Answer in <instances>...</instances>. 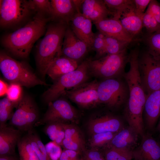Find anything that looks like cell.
Instances as JSON below:
<instances>
[{
  "label": "cell",
  "mask_w": 160,
  "mask_h": 160,
  "mask_svg": "<svg viewBox=\"0 0 160 160\" xmlns=\"http://www.w3.org/2000/svg\"><path fill=\"white\" fill-rule=\"evenodd\" d=\"M36 13L24 26L2 37L3 46L12 55L27 58L34 43L46 32L47 23L51 19L41 13Z\"/></svg>",
  "instance_id": "1"
},
{
  "label": "cell",
  "mask_w": 160,
  "mask_h": 160,
  "mask_svg": "<svg viewBox=\"0 0 160 160\" xmlns=\"http://www.w3.org/2000/svg\"><path fill=\"white\" fill-rule=\"evenodd\" d=\"M139 51L137 49L129 54V71L124 75L129 92V96L124 111L127 121L135 125L143 123V113L147 97L143 86L138 67Z\"/></svg>",
  "instance_id": "2"
},
{
  "label": "cell",
  "mask_w": 160,
  "mask_h": 160,
  "mask_svg": "<svg viewBox=\"0 0 160 160\" xmlns=\"http://www.w3.org/2000/svg\"><path fill=\"white\" fill-rule=\"evenodd\" d=\"M69 25L62 21L47 25L44 37L37 46L36 61L39 71L44 77L51 64L62 56L65 34Z\"/></svg>",
  "instance_id": "3"
},
{
  "label": "cell",
  "mask_w": 160,
  "mask_h": 160,
  "mask_svg": "<svg viewBox=\"0 0 160 160\" xmlns=\"http://www.w3.org/2000/svg\"><path fill=\"white\" fill-rule=\"evenodd\" d=\"M0 70L4 78L10 84L29 88L48 85L37 76L26 63L15 59L2 51L0 53Z\"/></svg>",
  "instance_id": "4"
},
{
  "label": "cell",
  "mask_w": 160,
  "mask_h": 160,
  "mask_svg": "<svg viewBox=\"0 0 160 160\" xmlns=\"http://www.w3.org/2000/svg\"><path fill=\"white\" fill-rule=\"evenodd\" d=\"M89 59L85 60L75 70L54 81L51 86L42 95L44 101L48 104L54 101L68 91L87 82L90 74Z\"/></svg>",
  "instance_id": "5"
},
{
  "label": "cell",
  "mask_w": 160,
  "mask_h": 160,
  "mask_svg": "<svg viewBox=\"0 0 160 160\" xmlns=\"http://www.w3.org/2000/svg\"><path fill=\"white\" fill-rule=\"evenodd\" d=\"M128 57L126 49L117 54L106 55L93 60L89 59L90 74L105 79L115 78L123 72Z\"/></svg>",
  "instance_id": "6"
},
{
  "label": "cell",
  "mask_w": 160,
  "mask_h": 160,
  "mask_svg": "<svg viewBox=\"0 0 160 160\" xmlns=\"http://www.w3.org/2000/svg\"><path fill=\"white\" fill-rule=\"evenodd\" d=\"M33 12L35 13L29 0H1L0 27L7 28L20 24Z\"/></svg>",
  "instance_id": "7"
},
{
  "label": "cell",
  "mask_w": 160,
  "mask_h": 160,
  "mask_svg": "<svg viewBox=\"0 0 160 160\" xmlns=\"http://www.w3.org/2000/svg\"><path fill=\"white\" fill-rule=\"evenodd\" d=\"M16 108L9 124L21 131L28 132L33 130L39 119L38 108L32 98L28 95L23 96Z\"/></svg>",
  "instance_id": "8"
},
{
  "label": "cell",
  "mask_w": 160,
  "mask_h": 160,
  "mask_svg": "<svg viewBox=\"0 0 160 160\" xmlns=\"http://www.w3.org/2000/svg\"><path fill=\"white\" fill-rule=\"evenodd\" d=\"M48 104L46 113L34 127L52 122H75L79 118V115L77 110L64 98H58Z\"/></svg>",
  "instance_id": "9"
},
{
  "label": "cell",
  "mask_w": 160,
  "mask_h": 160,
  "mask_svg": "<svg viewBox=\"0 0 160 160\" xmlns=\"http://www.w3.org/2000/svg\"><path fill=\"white\" fill-rule=\"evenodd\" d=\"M138 67L147 95L160 89V60L154 58L146 52L139 56Z\"/></svg>",
  "instance_id": "10"
},
{
  "label": "cell",
  "mask_w": 160,
  "mask_h": 160,
  "mask_svg": "<svg viewBox=\"0 0 160 160\" xmlns=\"http://www.w3.org/2000/svg\"><path fill=\"white\" fill-rule=\"evenodd\" d=\"M98 84L96 80L86 82L66 91L64 95L81 107L93 108L100 103L97 92Z\"/></svg>",
  "instance_id": "11"
},
{
  "label": "cell",
  "mask_w": 160,
  "mask_h": 160,
  "mask_svg": "<svg viewBox=\"0 0 160 160\" xmlns=\"http://www.w3.org/2000/svg\"><path fill=\"white\" fill-rule=\"evenodd\" d=\"M97 92L100 103H104L111 107L121 105L127 96V91L124 85L115 78L106 79L99 83Z\"/></svg>",
  "instance_id": "12"
},
{
  "label": "cell",
  "mask_w": 160,
  "mask_h": 160,
  "mask_svg": "<svg viewBox=\"0 0 160 160\" xmlns=\"http://www.w3.org/2000/svg\"><path fill=\"white\" fill-rule=\"evenodd\" d=\"M90 49L87 44L80 39L68 26L63 39L62 56L78 62Z\"/></svg>",
  "instance_id": "13"
},
{
  "label": "cell",
  "mask_w": 160,
  "mask_h": 160,
  "mask_svg": "<svg viewBox=\"0 0 160 160\" xmlns=\"http://www.w3.org/2000/svg\"><path fill=\"white\" fill-rule=\"evenodd\" d=\"M140 144L132 151L133 158L137 160H160V143L148 134L142 137Z\"/></svg>",
  "instance_id": "14"
},
{
  "label": "cell",
  "mask_w": 160,
  "mask_h": 160,
  "mask_svg": "<svg viewBox=\"0 0 160 160\" xmlns=\"http://www.w3.org/2000/svg\"><path fill=\"white\" fill-rule=\"evenodd\" d=\"M122 122L118 118L105 115L91 119L87 126L89 132L92 135L101 133H116L123 128Z\"/></svg>",
  "instance_id": "15"
},
{
  "label": "cell",
  "mask_w": 160,
  "mask_h": 160,
  "mask_svg": "<svg viewBox=\"0 0 160 160\" xmlns=\"http://www.w3.org/2000/svg\"><path fill=\"white\" fill-rule=\"evenodd\" d=\"M98 31L106 36L130 43L133 38L124 28L119 20L106 18L94 23Z\"/></svg>",
  "instance_id": "16"
},
{
  "label": "cell",
  "mask_w": 160,
  "mask_h": 160,
  "mask_svg": "<svg viewBox=\"0 0 160 160\" xmlns=\"http://www.w3.org/2000/svg\"><path fill=\"white\" fill-rule=\"evenodd\" d=\"M70 23V27L74 33L91 49L95 36L92 30V21L81 12L77 13Z\"/></svg>",
  "instance_id": "17"
},
{
  "label": "cell",
  "mask_w": 160,
  "mask_h": 160,
  "mask_svg": "<svg viewBox=\"0 0 160 160\" xmlns=\"http://www.w3.org/2000/svg\"><path fill=\"white\" fill-rule=\"evenodd\" d=\"M21 131L7 124L0 127V156L14 155Z\"/></svg>",
  "instance_id": "18"
},
{
  "label": "cell",
  "mask_w": 160,
  "mask_h": 160,
  "mask_svg": "<svg viewBox=\"0 0 160 160\" xmlns=\"http://www.w3.org/2000/svg\"><path fill=\"white\" fill-rule=\"evenodd\" d=\"M52 20L68 25L77 13L73 0H51Z\"/></svg>",
  "instance_id": "19"
},
{
  "label": "cell",
  "mask_w": 160,
  "mask_h": 160,
  "mask_svg": "<svg viewBox=\"0 0 160 160\" xmlns=\"http://www.w3.org/2000/svg\"><path fill=\"white\" fill-rule=\"evenodd\" d=\"M138 134L129 126L116 132L106 148H126L132 150L137 143Z\"/></svg>",
  "instance_id": "20"
},
{
  "label": "cell",
  "mask_w": 160,
  "mask_h": 160,
  "mask_svg": "<svg viewBox=\"0 0 160 160\" xmlns=\"http://www.w3.org/2000/svg\"><path fill=\"white\" fill-rule=\"evenodd\" d=\"M144 111L147 127L152 130L160 116V89L147 95Z\"/></svg>",
  "instance_id": "21"
},
{
  "label": "cell",
  "mask_w": 160,
  "mask_h": 160,
  "mask_svg": "<svg viewBox=\"0 0 160 160\" xmlns=\"http://www.w3.org/2000/svg\"><path fill=\"white\" fill-rule=\"evenodd\" d=\"M81 7L82 14L94 23L111 15L104 0H85Z\"/></svg>",
  "instance_id": "22"
},
{
  "label": "cell",
  "mask_w": 160,
  "mask_h": 160,
  "mask_svg": "<svg viewBox=\"0 0 160 160\" xmlns=\"http://www.w3.org/2000/svg\"><path fill=\"white\" fill-rule=\"evenodd\" d=\"M142 17L136 12L134 2L123 12L119 19L123 27L133 38L143 27Z\"/></svg>",
  "instance_id": "23"
},
{
  "label": "cell",
  "mask_w": 160,
  "mask_h": 160,
  "mask_svg": "<svg viewBox=\"0 0 160 160\" xmlns=\"http://www.w3.org/2000/svg\"><path fill=\"white\" fill-rule=\"evenodd\" d=\"M79 65L77 61L62 56L51 64L46 74L54 81L75 70Z\"/></svg>",
  "instance_id": "24"
},
{
  "label": "cell",
  "mask_w": 160,
  "mask_h": 160,
  "mask_svg": "<svg viewBox=\"0 0 160 160\" xmlns=\"http://www.w3.org/2000/svg\"><path fill=\"white\" fill-rule=\"evenodd\" d=\"M143 40L147 52L154 58L160 60V29L152 33H147Z\"/></svg>",
  "instance_id": "25"
},
{
  "label": "cell",
  "mask_w": 160,
  "mask_h": 160,
  "mask_svg": "<svg viewBox=\"0 0 160 160\" xmlns=\"http://www.w3.org/2000/svg\"><path fill=\"white\" fill-rule=\"evenodd\" d=\"M44 132L52 141L61 146L65 138V132L62 123H49L45 124Z\"/></svg>",
  "instance_id": "26"
},
{
  "label": "cell",
  "mask_w": 160,
  "mask_h": 160,
  "mask_svg": "<svg viewBox=\"0 0 160 160\" xmlns=\"http://www.w3.org/2000/svg\"><path fill=\"white\" fill-rule=\"evenodd\" d=\"M113 19L119 20L123 12L134 3V0H104Z\"/></svg>",
  "instance_id": "27"
},
{
  "label": "cell",
  "mask_w": 160,
  "mask_h": 160,
  "mask_svg": "<svg viewBox=\"0 0 160 160\" xmlns=\"http://www.w3.org/2000/svg\"><path fill=\"white\" fill-rule=\"evenodd\" d=\"M17 146L20 160H39L27 135L21 137Z\"/></svg>",
  "instance_id": "28"
},
{
  "label": "cell",
  "mask_w": 160,
  "mask_h": 160,
  "mask_svg": "<svg viewBox=\"0 0 160 160\" xmlns=\"http://www.w3.org/2000/svg\"><path fill=\"white\" fill-rule=\"evenodd\" d=\"M129 44V42L105 36V48L103 56L107 55L115 54L120 53L127 49Z\"/></svg>",
  "instance_id": "29"
},
{
  "label": "cell",
  "mask_w": 160,
  "mask_h": 160,
  "mask_svg": "<svg viewBox=\"0 0 160 160\" xmlns=\"http://www.w3.org/2000/svg\"><path fill=\"white\" fill-rule=\"evenodd\" d=\"M26 135L39 160H50L46 151L45 145L39 135L33 130L28 132Z\"/></svg>",
  "instance_id": "30"
},
{
  "label": "cell",
  "mask_w": 160,
  "mask_h": 160,
  "mask_svg": "<svg viewBox=\"0 0 160 160\" xmlns=\"http://www.w3.org/2000/svg\"><path fill=\"white\" fill-rule=\"evenodd\" d=\"M132 151L126 148H106L104 156L105 160H131Z\"/></svg>",
  "instance_id": "31"
},
{
  "label": "cell",
  "mask_w": 160,
  "mask_h": 160,
  "mask_svg": "<svg viewBox=\"0 0 160 160\" xmlns=\"http://www.w3.org/2000/svg\"><path fill=\"white\" fill-rule=\"evenodd\" d=\"M16 107L13 103L7 97L0 100V127L6 125L8 120L11 118L14 108Z\"/></svg>",
  "instance_id": "32"
},
{
  "label": "cell",
  "mask_w": 160,
  "mask_h": 160,
  "mask_svg": "<svg viewBox=\"0 0 160 160\" xmlns=\"http://www.w3.org/2000/svg\"><path fill=\"white\" fill-rule=\"evenodd\" d=\"M116 133L106 132L92 135V136L89 142L90 147L92 148L96 149L106 146L111 141Z\"/></svg>",
  "instance_id": "33"
},
{
  "label": "cell",
  "mask_w": 160,
  "mask_h": 160,
  "mask_svg": "<svg viewBox=\"0 0 160 160\" xmlns=\"http://www.w3.org/2000/svg\"><path fill=\"white\" fill-rule=\"evenodd\" d=\"M65 132V138L70 141L85 144L84 138L79 128L75 125L62 123Z\"/></svg>",
  "instance_id": "34"
},
{
  "label": "cell",
  "mask_w": 160,
  "mask_h": 160,
  "mask_svg": "<svg viewBox=\"0 0 160 160\" xmlns=\"http://www.w3.org/2000/svg\"><path fill=\"white\" fill-rule=\"evenodd\" d=\"M29 1L35 13H41L51 18L52 7L50 1L48 0Z\"/></svg>",
  "instance_id": "35"
},
{
  "label": "cell",
  "mask_w": 160,
  "mask_h": 160,
  "mask_svg": "<svg viewBox=\"0 0 160 160\" xmlns=\"http://www.w3.org/2000/svg\"><path fill=\"white\" fill-rule=\"evenodd\" d=\"M143 27L145 28L148 33H152L160 29V25L151 14L147 10L142 17Z\"/></svg>",
  "instance_id": "36"
},
{
  "label": "cell",
  "mask_w": 160,
  "mask_h": 160,
  "mask_svg": "<svg viewBox=\"0 0 160 160\" xmlns=\"http://www.w3.org/2000/svg\"><path fill=\"white\" fill-rule=\"evenodd\" d=\"M6 95V97L15 104L16 108L23 96L21 86L17 84L10 83Z\"/></svg>",
  "instance_id": "37"
},
{
  "label": "cell",
  "mask_w": 160,
  "mask_h": 160,
  "mask_svg": "<svg viewBox=\"0 0 160 160\" xmlns=\"http://www.w3.org/2000/svg\"><path fill=\"white\" fill-rule=\"evenodd\" d=\"M105 36L98 31L95 33V36L91 49L96 52L97 56L101 57L103 56L105 48Z\"/></svg>",
  "instance_id": "38"
},
{
  "label": "cell",
  "mask_w": 160,
  "mask_h": 160,
  "mask_svg": "<svg viewBox=\"0 0 160 160\" xmlns=\"http://www.w3.org/2000/svg\"><path fill=\"white\" fill-rule=\"evenodd\" d=\"M45 146L50 160H59L63 151L60 145L51 141L47 143Z\"/></svg>",
  "instance_id": "39"
},
{
  "label": "cell",
  "mask_w": 160,
  "mask_h": 160,
  "mask_svg": "<svg viewBox=\"0 0 160 160\" xmlns=\"http://www.w3.org/2000/svg\"><path fill=\"white\" fill-rule=\"evenodd\" d=\"M153 15L160 25V2L151 0L147 9Z\"/></svg>",
  "instance_id": "40"
},
{
  "label": "cell",
  "mask_w": 160,
  "mask_h": 160,
  "mask_svg": "<svg viewBox=\"0 0 160 160\" xmlns=\"http://www.w3.org/2000/svg\"><path fill=\"white\" fill-rule=\"evenodd\" d=\"M81 160H105L104 156L96 149L92 148L86 152Z\"/></svg>",
  "instance_id": "41"
},
{
  "label": "cell",
  "mask_w": 160,
  "mask_h": 160,
  "mask_svg": "<svg viewBox=\"0 0 160 160\" xmlns=\"http://www.w3.org/2000/svg\"><path fill=\"white\" fill-rule=\"evenodd\" d=\"M151 1V0H134L136 12L139 15L143 16Z\"/></svg>",
  "instance_id": "42"
},
{
  "label": "cell",
  "mask_w": 160,
  "mask_h": 160,
  "mask_svg": "<svg viewBox=\"0 0 160 160\" xmlns=\"http://www.w3.org/2000/svg\"><path fill=\"white\" fill-rule=\"evenodd\" d=\"M9 85L1 79L0 80V96L2 97L6 95Z\"/></svg>",
  "instance_id": "43"
},
{
  "label": "cell",
  "mask_w": 160,
  "mask_h": 160,
  "mask_svg": "<svg viewBox=\"0 0 160 160\" xmlns=\"http://www.w3.org/2000/svg\"><path fill=\"white\" fill-rule=\"evenodd\" d=\"M0 160H18L14 155L0 156Z\"/></svg>",
  "instance_id": "44"
},
{
  "label": "cell",
  "mask_w": 160,
  "mask_h": 160,
  "mask_svg": "<svg viewBox=\"0 0 160 160\" xmlns=\"http://www.w3.org/2000/svg\"><path fill=\"white\" fill-rule=\"evenodd\" d=\"M157 129L159 132H160V120L157 125Z\"/></svg>",
  "instance_id": "45"
},
{
  "label": "cell",
  "mask_w": 160,
  "mask_h": 160,
  "mask_svg": "<svg viewBox=\"0 0 160 160\" xmlns=\"http://www.w3.org/2000/svg\"></svg>",
  "instance_id": "46"
},
{
  "label": "cell",
  "mask_w": 160,
  "mask_h": 160,
  "mask_svg": "<svg viewBox=\"0 0 160 160\" xmlns=\"http://www.w3.org/2000/svg\"><path fill=\"white\" fill-rule=\"evenodd\" d=\"M134 160H137L134 159Z\"/></svg>",
  "instance_id": "47"
}]
</instances>
